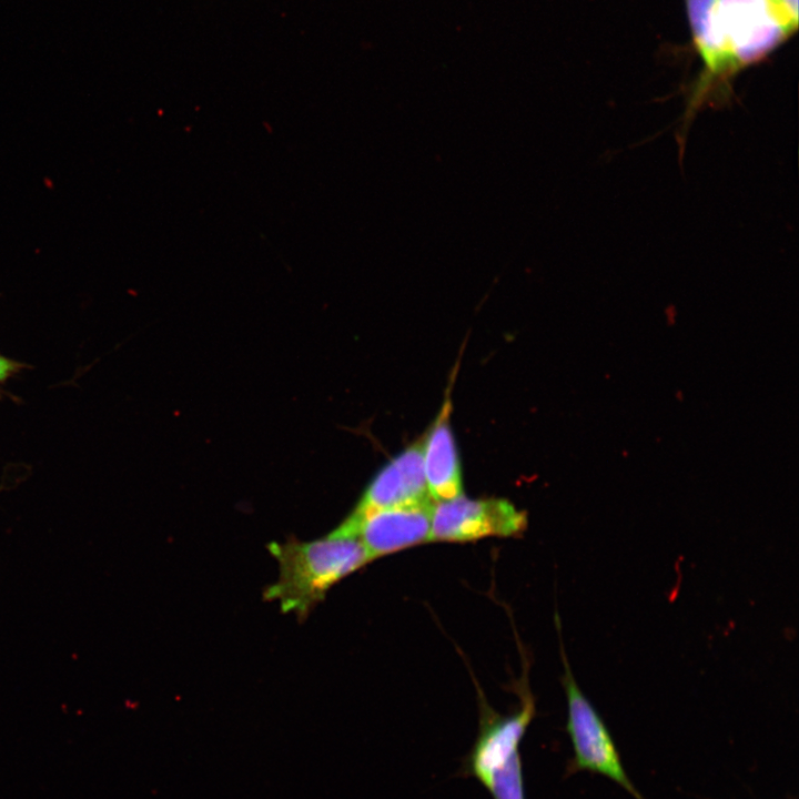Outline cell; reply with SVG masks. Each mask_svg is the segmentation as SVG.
Wrapping results in <instances>:
<instances>
[{
    "instance_id": "9",
    "label": "cell",
    "mask_w": 799,
    "mask_h": 799,
    "mask_svg": "<svg viewBox=\"0 0 799 799\" xmlns=\"http://www.w3.org/2000/svg\"><path fill=\"white\" fill-rule=\"evenodd\" d=\"M715 6L716 0H687L694 39L709 73L707 81L736 72L716 30Z\"/></svg>"
},
{
    "instance_id": "6",
    "label": "cell",
    "mask_w": 799,
    "mask_h": 799,
    "mask_svg": "<svg viewBox=\"0 0 799 799\" xmlns=\"http://www.w3.org/2000/svg\"><path fill=\"white\" fill-rule=\"evenodd\" d=\"M433 504L351 512L328 534L358 539L372 562L431 542Z\"/></svg>"
},
{
    "instance_id": "2",
    "label": "cell",
    "mask_w": 799,
    "mask_h": 799,
    "mask_svg": "<svg viewBox=\"0 0 799 799\" xmlns=\"http://www.w3.org/2000/svg\"><path fill=\"white\" fill-rule=\"evenodd\" d=\"M535 715V702L523 695L515 712L500 716L482 709L478 736L465 757L462 775L475 777L493 799H526L519 744Z\"/></svg>"
},
{
    "instance_id": "1",
    "label": "cell",
    "mask_w": 799,
    "mask_h": 799,
    "mask_svg": "<svg viewBox=\"0 0 799 799\" xmlns=\"http://www.w3.org/2000/svg\"><path fill=\"white\" fill-rule=\"evenodd\" d=\"M266 547L279 564V577L264 588L263 599L277 601L282 613H293L300 621L333 586L371 562L358 539L330 534L312 540L289 536Z\"/></svg>"
},
{
    "instance_id": "3",
    "label": "cell",
    "mask_w": 799,
    "mask_h": 799,
    "mask_svg": "<svg viewBox=\"0 0 799 799\" xmlns=\"http://www.w3.org/2000/svg\"><path fill=\"white\" fill-rule=\"evenodd\" d=\"M797 24L781 0H716V30L736 71L763 58Z\"/></svg>"
},
{
    "instance_id": "8",
    "label": "cell",
    "mask_w": 799,
    "mask_h": 799,
    "mask_svg": "<svg viewBox=\"0 0 799 799\" xmlns=\"http://www.w3.org/2000/svg\"><path fill=\"white\" fill-rule=\"evenodd\" d=\"M452 400L447 392L442 408L423 441L424 471L432 500L441 502L463 494L457 449L451 429Z\"/></svg>"
},
{
    "instance_id": "7",
    "label": "cell",
    "mask_w": 799,
    "mask_h": 799,
    "mask_svg": "<svg viewBox=\"0 0 799 799\" xmlns=\"http://www.w3.org/2000/svg\"><path fill=\"white\" fill-rule=\"evenodd\" d=\"M423 461V441L405 448L386 464L363 492L353 513L431 505Z\"/></svg>"
},
{
    "instance_id": "10",
    "label": "cell",
    "mask_w": 799,
    "mask_h": 799,
    "mask_svg": "<svg viewBox=\"0 0 799 799\" xmlns=\"http://www.w3.org/2000/svg\"><path fill=\"white\" fill-rule=\"evenodd\" d=\"M23 365L12 358L0 354V385L17 374Z\"/></svg>"
},
{
    "instance_id": "4",
    "label": "cell",
    "mask_w": 799,
    "mask_h": 799,
    "mask_svg": "<svg viewBox=\"0 0 799 799\" xmlns=\"http://www.w3.org/2000/svg\"><path fill=\"white\" fill-rule=\"evenodd\" d=\"M560 650L565 665L563 685L568 707L567 731L574 749L570 769L588 770L606 776L624 787L636 799H644L627 777L605 724L576 684L563 645Z\"/></svg>"
},
{
    "instance_id": "5",
    "label": "cell",
    "mask_w": 799,
    "mask_h": 799,
    "mask_svg": "<svg viewBox=\"0 0 799 799\" xmlns=\"http://www.w3.org/2000/svg\"><path fill=\"white\" fill-rule=\"evenodd\" d=\"M527 516L504 498L459 496L435 502L431 542L464 543L485 537H514L524 533Z\"/></svg>"
}]
</instances>
